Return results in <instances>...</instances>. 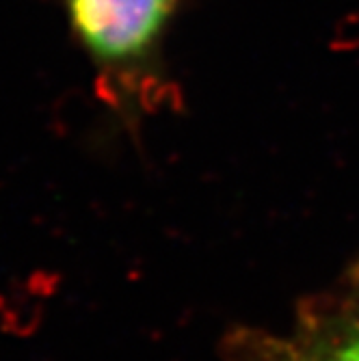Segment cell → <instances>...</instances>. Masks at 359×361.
I'll return each mask as SVG.
<instances>
[{
  "label": "cell",
  "mask_w": 359,
  "mask_h": 361,
  "mask_svg": "<svg viewBox=\"0 0 359 361\" xmlns=\"http://www.w3.org/2000/svg\"><path fill=\"white\" fill-rule=\"evenodd\" d=\"M182 0H68L72 32L102 72L152 61Z\"/></svg>",
  "instance_id": "6da1fadb"
},
{
  "label": "cell",
  "mask_w": 359,
  "mask_h": 361,
  "mask_svg": "<svg viewBox=\"0 0 359 361\" xmlns=\"http://www.w3.org/2000/svg\"><path fill=\"white\" fill-rule=\"evenodd\" d=\"M225 361H359V314L308 318L295 334L238 329L223 340Z\"/></svg>",
  "instance_id": "7a4b0ae2"
}]
</instances>
